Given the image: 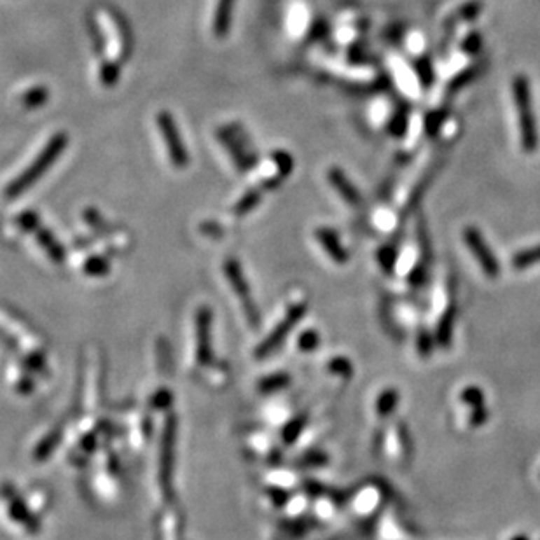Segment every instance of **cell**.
I'll use <instances>...</instances> for the list:
<instances>
[{"label":"cell","mask_w":540,"mask_h":540,"mask_svg":"<svg viewBox=\"0 0 540 540\" xmlns=\"http://www.w3.org/2000/svg\"><path fill=\"white\" fill-rule=\"evenodd\" d=\"M329 369L333 371V373L340 374V376H345V378H350L352 376V364L350 360L347 359H333L329 364Z\"/></svg>","instance_id":"23"},{"label":"cell","mask_w":540,"mask_h":540,"mask_svg":"<svg viewBox=\"0 0 540 540\" xmlns=\"http://www.w3.org/2000/svg\"><path fill=\"white\" fill-rule=\"evenodd\" d=\"M455 317H457V310L451 306L446 310V313L441 319L439 326H437L436 340L439 343L441 348H448L451 345V338H453V326H455Z\"/></svg>","instance_id":"12"},{"label":"cell","mask_w":540,"mask_h":540,"mask_svg":"<svg viewBox=\"0 0 540 540\" xmlns=\"http://www.w3.org/2000/svg\"><path fill=\"white\" fill-rule=\"evenodd\" d=\"M48 97L49 93L46 88H34V90H30L27 95H25L23 105L28 109L39 107V105H42L46 100H48Z\"/></svg>","instance_id":"18"},{"label":"cell","mask_w":540,"mask_h":540,"mask_svg":"<svg viewBox=\"0 0 540 540\" xmlns=\"http://www.w3.org/2000/svg\"><path fill=\"white\" fill-rule=\"evenodd\" d=\"M224 270H226V275H228L229 284H231V287L235 289V294L238 296L240 301H242L243 310H245L247 317H249V322L256 327L257 324H259V312H257L256 305H254V299L252 296H250L249 285H247L245 277H243L242 268H240V264L236 263V261L229 259L228 263H226Z\"/></svg>","instance_id":"5"},{"label":"cell","mask_w":540,"mask_h":540,"mask_svg":"<svg viewBox=\"0 0 540 540\" xmlns=\"http://www.w3.org/2000/svg\"><path fill=\"white\" fill-rule=\"evenodd\" d=\"M513 98L518 109V119H520L521 146L525 153H534L537 147V125H535L534 107H532L530 83L525 76L513 79Z\"/></svg>","instance_id":"2"},{"label":"cell","mask_w":540,"mask_h":540,"mask_svg":"<svg viewBox=\"0 0 540 540\" xmlns=\"http://www.w3.org/2000/svg\"><path fill=\"white\" fill-rule=\"evenodd\" d=\"M289 381H291V378H289L285 373L271 374V376L264 378V380L261 381V390H264V392L282 390V388L287 387Z\"/></svg>","instance_id":"16"},{"label":"cell","mask_w":540,"mask_h":540,"mask_svg":"<svg viewBox=\"0 0 540 540\" xmlns=\"http://www.w3.org/2000/svg\"><path fill=\"white\" fill-rule=\"evenodd\" d=\"M399 404V392L395 388H388L378 397L376 411L380 416H388L395 411Z\"/></svg>","instance_id":"15"},{"label":"cell","mask_w":540,"mask_h":540,"mask_svg":"<svg viewBox=\"0 0 540 540\" xmlns=\"http://www.w3.org/2000/svg\"><path fill=\"white\" fill-rule=\"evenodd\" d=\"M198 360L203 364L210 360V313L207 310L198 315Z\"/></svg>","instance_id":"9"},{"label":"cell","mask_w":540,"mask_h":540,"mask_svg":"<svg viewBox=\"0 0 540 540\" xmlns=\"http://www.w3.org/2000/svg\"><path fill=\"white\" fill-rule=\"evenodd\" d=\"M67 146V135L65 133H58V135H53V139L49 140L48 146L44 147L41 154L32 161L30 167L23 172L9 187H7V196L9 198H16L20 196L23 191H27L28 187L34 186L46 172L49 170L53 163L60 158V154L63 153Z\"/></svg>","instance_id":"1"},{"label":"cell","mask_w":540,"mask_h":540,"mask_svg":"<svg viewBox=\"0 0 540 540\" xmlns=\"http://www.w3.org/2000/svg\"><path fill=\"white\" fill-rule=\"evenodd\" d=\"M416 345H418V352L423 355V357H427V355H430L434 352V340L427 331H422V333L418 334Z\"/></svg>","instance_id":"24"},{"label":"cell","mask_w":540,"mask_h":540,"mask_svg":"<svg viewBox=\"0 0 540 540\" xmlns=\"http://www.w3.org/2000/svg\"><path fill=\"white\" fill-rule=\"evenodd\" d=\"M257 201H259V196H257V194H256V191H249V193H247L245 196H243L242 200H240V203L236 205L235 212H236V214H240V215L247 214V212H250L254 207H256Z\"/></svg>","instance_id":"22"},{"label":"cell","mask_w":540,"mask_h":540,"mask_svg":"<svg viewBox=\"0 0 540 540\" xmlns=\"http://www.w3.org/2000/svg\"><path fill=\"white\" fill-rule=\"evenodd\" d=\"M158 126H160V132L168 147V154H170V160L172 163H174V167L186 168L189 158H187L186 146H184L182 139L179 137L174 118H172L168 112H160V116H158Z\"/></svg>","instance_id":"4"},{"label":"cell","mask_w":540,"mask_h":540,"mask_svg":"<svg viewBox=\"0 0 540 540\" xmlns=\"http://www.w3.org/2000/svg\"><path fill=\"white\" fill-rule=\"evenodd\" d=\"M305 423H306L305 415H301L299 418L292 420V422L289 423L287 427H285V432H284L285 443H294V441L299 437V434L303 432V427H305Z\"/></svg>","instance_id":"19"},{"label":"cell","mask_w":540,"mask_h":540,"mask_svg":"<svg viewBox=\"0 0 540 540\" xmlns=\"http://www.w3.org/2000/svg\"><path fill=\"white\" fill-rule=\"evenodd\" d=\"M460 397L471 409L485 408V395H483V392L478 387H467L462 392Z\"/></svg>","instance_id":"17"},{"label":"cell","mask_w":540,"mask_h":540,"mask_svg":"<svg viewBox=\"0 0 540 540\" xmlns=\"http://www.w3.org/2000/svg\"><path fill=\"white\" fill-rule=\"evenodd\" d=\"M37 240L39 243H41L42 247H44V250L48 252V256L51 257L53 261H56V263H62L63 261V250L62 247H60V243L56 242L55 238L51 236V233L46 231V229H39L37 231Z\"/></svg>","instance_id":"13"},{"label":"cell","mask_w":540,"mask_h":540,"mask_svg":"<svg viewBox=\"0 0 540 540\" xmlns=\"http://www.w3.org/2000/svg\"><path fill=\"white\" fill-rule=\"evenodd\" d=\"M167 432H165V439H163V451H161V472H160V479L161 485H163L165 490H170V479H172V467H174V420L168 423Z\"/></svg>","instance_id":"7"},{"label":"cell","mask_w":540,"mask_h":540,"mask_svg":"<svg viewBox=\"0 0 540 540\" xmlns=\"http://www.w3.org/2000/svg\"><path fill=\"white\" fill-rule=\"evenodd\" d=\"M58 436H60L58 430H56V432H53L51 436H49L48 439H46V443L39 446V450H37V453H35V457H37V458L39 457H46V455H48L49 451H51V448L56 446V441H58Z\"/></svg>","instance_id":"28"},{"label":"cell","mask_w":540,"mask_h":540,"mask_svg":"<svg viewBox=\"0 0 540 540\" xmlns=\"http://www.w3.org/2000/svg\"><path fill=\"white\" fill-rule=\"evenodd\" d=\"M301 464L310 465V467H320V465L327 464V457L320 451H313V453H308L306 457H303Z\"/></svg>","instance_id":"27"},{"label":"cell","mask_w":540,"mask_h":540,"mask_svg":"<svg viewBox=\"0 0 540 540\" xmlns=\"http://www.w3.org/2000/svg\"><path fill=\"white\" fill-rule=\"evenodd\" d=\"M235 0H219L217 13L214 18V34L217 37H224L231 25V11Z\"/></svg>","instance_id":"11"},{"label":"cell","mask_w":540,"mask_h":540,"mask_svg":"<svg viewBox=\"0 0 540 540\" xmlns=\"http://www.w3.org/2000/svg\"><path fill=\"white\" fill-rule=\"evenodd\" d=\"M305 312H306V305L291 306V308H289V312H287V315H285L284 322L278 324V326L275 327L273 333L270 334V338H268V340L259 347V350H257V357H266V355L273 354V352L277 350V348L280 347L282 343H284V340L287 338V334L291 333L292 327H294L296 324H298L299 320L303 319Z\"/></svg>","instance_id":"6"},{"label":"cell","mask_w":540,"mask_h":540,"mask_svg":"<svg viewBox=\"0 0 540 540\" xmlns=\"http://www.w3.org/2000/svg\"><path fill=\"white\" fill-rule=\"evenodd\" d=\"M317 240L322 243V247L326 249V252L329 254L331 259L338 264H345L348 261L347 250L341 247L340 240H338L336 233L331 231V229H317Z\"/></svg>","instance_id":"8"},{"label":"cell","mask_w":540,"mask_h":540,"mask_svg":"<svg viewBox=\"0 0 540 540\" xmlns=\"http://www.w3.org/2000/svg\"><path fill=\"white\" fill-rule=\"evenodd\" d=\"M514 540H528V539L527 537H516Z\"/></svg>","instance_id":"30"},{"label":"cell","mask_w":540,"mask_h":540,"mask_svg":"<svg viewBox=\"0 0 540 540\" xmlns=\"http://www.w3.org/2000/svg\"><path fill=\"white\" fill-rule=\"evenodd\" d=\"M298 345H299V350H301V352H313V350H317V347H319V345H320L319 333H315V331H306V333L301 334V338H299Z\"/></svg>","instance_id":"20"},{"label":"cell","mask_w":540,"mask_h":540,"mask_svg":"<svg viewBox=\"0 0 540 540\" xmlns=\"http://www.w3.org/2000/svg\"><path fill=\"white\" fill-rule=\"evenodd\" d=\"M109 271V264L105 263L104 259H100V257H93V259L88 261L86 264V273L90 275H105Z\"/></svg>","instance_id":"25"},{"label":"cell","mask_w":540,"mask_h":540,"mask_svg":"<svg viewBox=\"0 0 540 540\" xmlns=\"http://www.w3.org/2000/svg\"><path fill=\"white\" fill-rule=\"evenodd\" d=\"M20 222H21V224H23L27 229H34L35 226H37V217H35L34 214H30V212H28V214H23V215H21V217H20Z\"/></svg>","instance_id":"29"},{"label":"cell","mask_w":540,"mask_h":540,"mask_svg":"<svg viewBox=\"0 0 540 540\" xmlns=\"http://www.w3.org/2000/svg\"><path fill=\"white\" fill-rule=\"evenodd\" d=\"M100 77H102V81H104L105 86H111V84H114L119 77L118 67L112 65V63L111 65H104L100 70Z\"/></svg>","instance_id":"26"},{"label":"cell","mask_w":540,"mask_h":540,"mask_svg":"<svg viewBox=\"0 0 540 540\" xmlns=\"http://www.w3.org/2000/svg\"><path fill=\"white\" fill-rule=\"evenodd\" d=\"M464 238H465V243H467V247L471 249L472 256L478 259L479 266H481V270L485 271L486 277L490 278L499 277L500 273L499 261H497L495 254L492 252L488 243L485 242L481 233H479L476 228H467L464 231Z\"/></svg>","instance_id":"3"},{"label":"cell","mask_w":540,"mask_h":540,"mask_svg":"<svg viewBox=\"0 0 540 540\" xmlns=\"http://www.w3.org/2000/svg\"><path fill=\"white\" fill-rule=\"evenodd\" d=\"M329 182L333 184L334 187H336L338 193L343 196V200H347L348 203H352V205H359V201H360L359 191L355 189V186L350 182V180L345 177V174L340 170V168H331Z\"/></svg>","instance_id":"10"},{"label":"cell","mask_w":540,"mask_h":540,"mask_svg":"<svg viewBox=\"0 0 540 540\" xmlns=\"http://www.w3.org/2000/svg\"><path fill=\"white\" fill-rule=\"evenodd\" d=\"M540 263V245L532 247V249L521 250V252L514 254L513 257V268L516 270H527V268L535 266Z\"/></svg>","instance_id":"14"},{"label":"cell","mask_w":540,"mask_h":540,"mask_svg":"<svg viewBox=\"0 0 540 540\" xmlns=\"http://www.w3.org/2000/svg\"><path fill=\"white\" fill-rule=\"evenodd\" d=\"M395 257H397V252H395L394 247H383L378 254V259H380L381 268H383L387 273H392L395 266Z\"/></svg>","instance_id":"21"}]
</instances>
